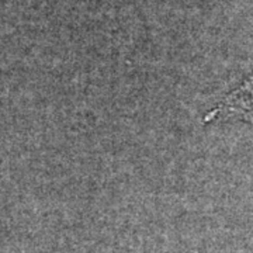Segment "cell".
I'll use <instances>...</instances> for the list:
<instances>
[{
  "mask_svg": "<svg viewBox=\"0 0 253 253\" xmlns=\"http://www.w3.org/2000/svg\"><path fill=\"white\" fill-rule=\"evenodd\" d=\"M219 117H235L253 124V75L208 113L206 121Z\"/></svg>",
  "mask_w": 253,
  "mask_h": 253,
  "instance_id": "cell-1",
  "label": "cell"
}]
</instances>
